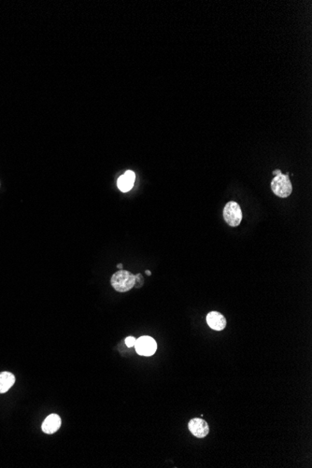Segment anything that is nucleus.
Wrapping results in <instances>:
<instances>
[{
    "label": "nucleus",
    "mask_w": 312,
    "mask_h": 468,
    "mask_svg": "<svg viewBox=\"0 0 312 468\" xmlns=\"http://www.w3.org/2000/svg\"><path fill=\"white\" fill-rule=\"evenodd\" d=\"M110 282L114 290L119 293H125L135 286L136 277L131 272L121 269L112 275Z\"/></svg>",
    "instance_id": "obj_1"
},
{
    "label": "nucleus",
    "mask_w": 312,
    "mask_h": 468,
    "mask_svg": "<svg viewBox=\"0 0 312 468\" xmlns=\"http://www.w3.org/2000/svg\"><path fill=\"white\" fill-rule=\"evenodd\" d=\"M271 189L274 193L281 198H286L291 195L293 192V185L290 181L289 175H284L282 173L278 176H275L271 182Z\"/></svg>",
    "instance_id": "obj_2"
},
{
    "label": "nucleus",
    "mask_w": 312,
    "mask_h": 468,
    "mask_svg": "<svg viewBox=\"0 0 312 468\" xmlns=\"http://www.w3.org/2000/svg\"><path fill=\"white\" fill-rule=\"evenodd\" d=\"M224 218L228 225L236 227L242 220V211L240 206L234 201L228 202L224 209Z\"/></svg>",
    "instance_id": "obj_3"
},
{
    "label": "nucleus",
    "mask_w": 312,
    "mask_h": 468,
    "mask_svg": "<svg viewBox=\"0 0 312 468\" xmlns=\"http://www.w3.org/2000/svg\"><path fill=\"white\" fill-rule=\"evenodd\" d=\"M135 348L137 354L142 356H152L156 354L157 344L153 337L144 335L137 338L135 343Z\"/></svg>",
    "instance_id": "obj_4"
},
{
    "label": "nucleus",
    "mask_w": 312,
    "mask_h": 468,
    "mask_svg": "<svg viewBox=\"0 0 312 468\" xmlns=\"http://www.w3.org/2000/svg\"><path fill=\"white\" fill-rule=\"evenodd\" d=\"M189 430L197 439H204L209 434V426L205 420L201 418H194L188 423Z\"/></svg>",
    "instance_id": "obj_5"
},
{
    "label": "nucleus",
    "mask_w": 312,
    "mask_h": 468,
    "mask_svg": "<svg viewBox=\"0 0 312 468\" xmlns=\"http://www.w3.org/2000/svg\"><path fill=\"white\" fill-rule=\"evenodd\" d=\"M207 323L215 331H222L226 327L225 316L218 311H211L207 316Z\"/></svg>",
    "instance_id": "obj_6"
},
{
    "label": "nucleus",
    "mask_w": 312,
    "mask_h": 468,
    "mask_svg": "<svg viewBox=\"0 0 312 468\" xmlns=\"http://www.w3.org/2000/svg\"><path fill=\"white\" fill-rule=\"evenodd\" d=\"M61 426V419L57 414H51L42 423V431L45 434L52 435L58 431Z\"/></svg>",
    "instance_id": "obj_7"
},
{
    "label": "nucleus",
    "mask_w": 312,
    "mask_h": 468,
    "mask_svg": "<svg viewBox=\"0 0 312 468\" xmlns=\"http://www.w3.org/2000/svg\"><path fill=\"white\" fill-rule=\"evenodd\" d=\"M135 181H136L135 173L131 170H128L118 179V188L123 193H127L132 189Z\"/></svg>",
    "instance_id": "obj_8"
},
{
    "label": "nucleus",
    "mask_w": 312,
    "mask_h": 468,
    "mask_svg": "<svg viewBox=\"0 0 312 468\" xmlns=\"http://www.w3.org/2000/svg\"><path fill=\"white\" fill-rule=\"evenodd\" d=\"M15 383V377L10 372L0 373V393H5Z\"/></svg>",
    "instance_id": "obj_9"
},
{
    "label": "nucleus",
    "mask_w": 312,
    "mask_h": 468,
    "mask_svg": "<svg viewBox=\"0 0 312 468\" xmlns=\"http://www.w3.org/2000/svg\"><path fill=\"white\" fill-rule=\"evenodd\" d=\"M136 277V282H135V286L137 288H139L141 287V285H143V282H144V278L142 277L141 274H137L135 276Z\"/></svg>",
    "instance_id": "obj_10"
},
{
    "label": "nucleus",
    "mask_w": 312,
    "mask_h": 468,
    "mask_svg": "<svg viewBox=\"0 0 312 468\" xmlns=\"http://www.w3.org/2000/svg\"><path fill=\"white\" fill-rule=\"evenodd\" d=\"M136 338L133 337V336H128L126 338V344H127L128 348H131V347H134L135 346V343H136Z\"/></svg>",
    "instance_id": "obj_11"
},
{
    "label": "nucleus",
    "mask_w": 312,
    "mask_h": 468,
    "mask_svg": "<svg viewBox=\"0 0 312 468\" xmlns=\"http://www.w3.org/2000/svg\"><path fill=\"white\" fill-rule=\"evenodd\" d=\"M273 174L275 175V176H278V175L282 174V171H281L280 169H277V170H274Z\"/></svg>",
    "instance_id": "obj_12"
},
{
    "label": "nucleus",
    "mask_w": 312,
    "mask_h": 468,
    "mask_svg": "<svg viewBox=\"0 0 312 468\" xmlns=\"http://www.w3.org/2000/svg\"><path fill=\"white\" fill-rule=\"evenodd\" d=\"M146 274L148 276H151L152 275V272L150 270H146Z\"/></svg>",
    "instance_id": "obj_13"
},
{
    "label": "nucleus",
    "mask_w": 312,
    "mask_h": 468,
    "mask_svg": "<svg viewBox=\"0 0 312 468\" xmlns=\"http://www.w3.org/2000/svg\"><path fill=\"white\" fill-rule=\"evenodd\" d=\"M117 268H119V269H122V268H123V265H122V264H119L117 266Z\"/></svg>",
    "instance_id": "obj_14"
}]
</instances>
